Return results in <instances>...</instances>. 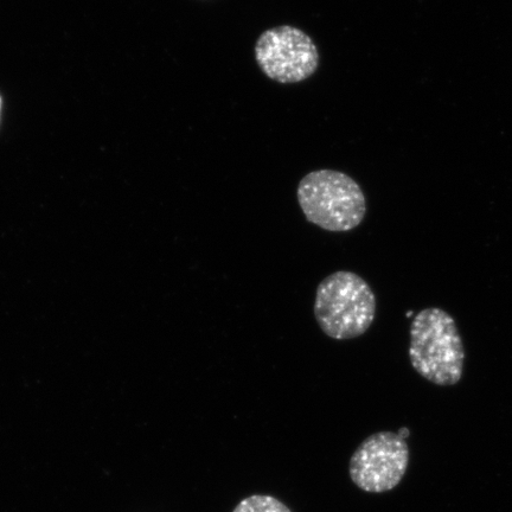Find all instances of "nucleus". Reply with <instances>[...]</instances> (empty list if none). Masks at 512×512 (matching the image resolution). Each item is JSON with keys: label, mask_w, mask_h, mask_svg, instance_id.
<instances>
[{"label": "nucleus", "mask_w": 512, "mask_h": 512, "mask_svg": "<svg viewBox=\"0 0 512 512\" xmlns=\"http://www.w3.org/2000/svg\"><path fill=\"white\" fill-rule=\"evenodd\" d=\"M233 512H292L272 496L254 495L243 499Z\"/></svg>", "instance_id": "nucleus-6"}, {"label": "nucleus", "mask_w": 512, "mask_h": 512, "mask_svg": "<svg viewBox=\"0 0 512 512\" xmlns=\"http://www.w3.org/2000/svg\"><path fill=\"white\" fill-rule=\"evenodd\" d=\"M408 464L406 439L399 433L379 432L358 446L350 459L349 472L357 488L369 494H383L401 483Z\"/></svg>", "instance_id": "nucleus-5"}, {"label": "nucleus", "mask_w": 512, "mask_h": 512, "mask_svg": "<svg viewBox=\"0 0 512 512\" xmlns=\"http://www.w3.org/2000/svg\"><path fill=\"white\" fill-rule=\"evenodd\" d=\"M409 361L421 377L440 387L462 380L465 348L456 320L450 313L430 307L413 319L409 331Z\"/></svg>", "instance_id": "nucleus-1"}, {"label": "nucleus", "mask_w": 512, "mask_h": 512, "mask_svg": "<svg viewBox=\"0 0 512 512\" xmlns=\"http://www.w3.org/2000/svg\"><path fill=\"white\" fill-rule=\"evenodd\" d=\"M0 111H2V96H0Z\"/></svg>", "instance_id": "nucleus-7"}, {"label": "nucleus", "mask_w": 512, "mask_h": 512, "mask_svg": "<svg viewBox=\"0 0 512 512\" xmlns=\"http://www.w3.org/2000/svg\"><path fill=\"white\" fill-rule=\"evenodd\" d=\"M297 197L306 220L328 232H350L367 215L366 195L360 184L341 171L310 172L300 181Z\"/></svg>", "instance_id": "nucleus-2"}, {"label": "nucleus", "mask_w": 512, "mask_h": 512, "mask_svg": "<svg viewBox=\"0 0 512 512\" xmlns=\"http://www.w3.org/2000/svg\"><path fill=\"white\" fill-rule=\"evenodd\" d=\"M255 60L268 79L292 85L310 79L319 67V51L303 30L280 25L268 29L255 43Z\"/></svg>", "instance_id": "nucleus-4"}, {"label": "nucleus", "mask_w": 512, "mask_h": 512, "mask_svg": "<svg viewBox=\"0 0 512 512\" xmlns=\"http://www.w3.org/2000/svg\"><path fill=\"white\" fill-rule=\"evenodd\" d=\"M376 306L366 280L356 273L339 271L318 285L313 312L326 336L345 341L366 334L374 323Z\"/></svg>", "instance_id": "nucleus-3"}]
</instances>
